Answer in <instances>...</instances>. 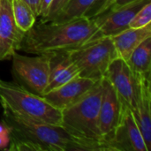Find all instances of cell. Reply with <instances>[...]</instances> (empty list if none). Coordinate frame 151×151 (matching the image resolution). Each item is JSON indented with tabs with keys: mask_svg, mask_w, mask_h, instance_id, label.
<instances>
[{
	"mask_svg": "<svg viewBox=\"0 0 151 151\" xmlns=\"http://www.w3.org/2000/svg\"><path fill=\"white\" fill-rule=\"evenodd\" d=\"M102 92V79H100L80 100L61 110V126L80 139L105 144L112 151L110 145L104 140L99 127Z\"/></svg>",
	"mask_w": 151,
	"mask_h": 151,
	"instance_id": "3957f363",
	"label": "cell"
},
{
	"mask_svg": "<svg viewBox=\"0 0 151 151\" xmlns=\"http://www.w3.org/2000/svg\"><path fill=\"white\" fill-rule=\"evenodd\" d=\"M134 0H113L112 4L114 7H119V6H122L124 4H127L128 3H131Z\"/></svg>",
	"mask_w": 151,
	"mask_h": 151,
	"instance_id": "cb8c5ba5",
	"label": "cell"
},
{
	"mask_svg": "<svg viewBox=\"0 0 151 151\" xmlns=\"http://www.w3.org/2000/svg\"><path fill=\"white\" fill-rule=\"evenodd\" d=\"M2 108L3 123L9 129V150L111 151L105 144L78 138L62 126L36 121Z\"/></svg>",
	"mask_w": 151,
	"mask_h": 151,
	"instance_id": "6da1fadb",
	"label": "cell"
},
{
	"mask_svg": "<svg viewBox=\"0 0 151 151\" xmlns=\"http://www.w3.org/2000/svg\"><path fill=\"white\" fill-rule=\"evenodd\" d=\"M150 2L151 0H134L119 7L111 4L106 11L96 15L100 20L99 27L88 42L102 37H111L129 28V24L134 15Z\"/></svg>",
	"mask_w": 151,
	"mask_h": 151,
	"instance_id": "ba28073f",
	"label": "cell"
},
{
	"mask_svg": "<svg viewBox=\"0 0 151 151\" xmlns=\"http://www.w3.org/2000/svg\"><path fill=\"white\" fill-rule=\"evenodd\" d=\"M53 0H40V4H39V13H38V17L40 18V19H43L47 12Z\"/></svg>",
	"mask_w": 151,
	"mask_h": 151,
	"instance_id": "44dd1931",
	"label": "cell"
},
{
	"mask_svg": "<svg viewBox=\"0 0 151 151\" xmlns=\"http://www.w3.org/2000/svg\"><path fill=\"white\" fill-rule=\"evenodd\" d=\"M0 104L27 118L61 126V110L49 104L43 96L34 94L18 83L0 79Z\"/></svg>",
	"mask_w": 151,
	"mask_h": 151,
	"instance_id": "277c9868",
	"label": "cell"
},
{
	"mask_svg": "<svg viewBox=\"0 0 151 151\" xmlns=\"http://www.w3.org/2000/svg\"><path fill=\"white\" fill-rule=\"evenodd\" d=\"M79 67L80 75L99 80L105 76L111 63L118 58L111 37H102L78 48L65 50Z\"/></svg>",
	"mask_w": 151,
	"mask_h": 151,
	"instance_id": "5b68a950",
	"label": "cell"
},
{
	"mask_svg": "<svg viewBox=\"0 0 151 151\" xmlns=\"http://www.w3.org/2000/svg\"><path fill=\"white\" fill-rule=\"evenodd\" d=\"M96 0H70L62 12L50 22H65L86 16Z\"/></svg>",
	"mask_w": 151,
	"mask_h": 151,
	"instance_id": "ac0fdd59",
	"label": "cell"
},
{
	"mask_svg": "<svg viewBox=\"0 0 151 151\" xmlns=\"http://www.w3.org/2000/svg\"><path fill=\"white\" fill-rule=\"evenodd\" d=\"M32 9V11L34 12V13L36 15V17H38V13H39V4H40V0H24Z\"/></svg>",
	"mask_w": 151,
	"mask_h": 151,
	"instance_id": "7402d4cb",
	"label": "cell"
},
{
	"mask_svg": "<svg viewBox=\"0 0 151 151\" xmlns=\"http://www.w3.org/2000/svg\"><path fill=\"white\" fill-rule=\"evenodd\" d=\"M151 22V2L146 4L133 18L129 24L130 28L145 27Z\"/></svg>",
	"mask_w": 151,
	"mask_h": 151,
	"instance_id": "d6986e66",
	"label": "cell"
},
{
	"mask_svg": "<svg viewBox=\"0 0 151 151\" xmlns=\"http://www.w3.org/2000/svg\"><path fill=\"white\" fill-rule=\"evenodd\" d=\"M102 86L103 92L99 110V127L104 140L112 149L111 141L121 118L122 100L105 76L102 78Z\"/></svg>",
	"mask_w": 151,
	"mask_h": 151,
	"instance_id": "9c48e42d",
	"label": "cell"
},
{
	"mask_svg": "<svg viewBox=\"0 0 151 151\" xmlns=\"http://www.w3.org/2000/svg\"><path fill=\"white\" fill-rule=\"evenodd\" d=\"M105 77L121 100L133 111L139 99L142 75L134 73L127 61L118 57L109 65Z\"/></svg>",
	"mask_w": 151,
	"mask_h": 151,
	"instance_id": "52a82bcc",
	"label": "cell"
},
{
	"mask_svg": "<svg viewBox=\"0 0 151 151\" xmlns=\"http://www.w3.org/2000/svg\"><path fill=\"white\" fill-rule=\"evenodd\" d=\"M1 134H9V129L4 123H0V135Z\"/></svg>",
	"mask_w": 151,
	"mask_h": 151,
	"instance_id": "d4e9b609",
	"label": "cell"
},
{
	"mask_svg": "<svg viewBox=\"0 0 151 151\" xmlns=\"http://www.w3.org/2000/svg\"><path fill=\"white\" fill-rule=\"evenodd\" d=\"M99 23L97 17L87 16L60 23L39 21L25 33L19 50L38 55L78 48L90 40Z\"/></svg>",
	"mask_w": 151,
	"mask_h": 151,
	"instance_id": "7a4b0ae2",
	"label": "cell"
},
{
	"mask_svg": "<svg viewBox=\"0 0 151 151\" xmlns=\"http://www.w3.org/2000/svg\"><path fill=\"white\" fill-rule=\"evenodd\" d=\"M80 73L81 71L79 67L70 59L65 51L52 53L50 58L49 83L44 90L43 95L79 76Z\"/></svg>",
	"mask_w": 151,
	"mask_h": 151,
	"instance_id": "5bb4252c",
	"label": "cell"
},
{
	"mask_svg": "<svg viewBox=\"0 0 151 151\" xmlns=\"http://www.w3.org/2000/svg\"><path fill=\"white\" fill-rule=\"evenodd\" d=\"M151 91L150 75L141 79V90L136 107L132 111L143 136L148 151L151 150Z\"/></svg>",
	"mask_w": 151,
	"mask_h": 151,
	"instance_id": "4fadbf2b",
	"label": "cell"
},
{
	"mask_svg": "<svg viewBox=\"0 0 151 151\" xmlns=\"http://www.w3.org/2000/svg\"><path fill=\"white\" fill-rule=\"evenodd\" d=\"M24 35L14 20L11 0H0V60L19 50Z\"/></svg>",
	"mask_w": 151,
	"mask_h": 151,
	"instance_id": "8fae6325",
	"label": "cell"
},
{
	"mask_svg": "<svg viewBox=\"0 0 151 151\" xmlns=\"http://www.w3.org/2000/svg\"><path fill=\"white\" fill-rule=\"evenodd\" d=\"M10 144V135L1 134L0 135V149H6Z\"/></svg>",
	"mask_w": 151,
	"mask_h": 151,
	"instance_id": "603a6c76",
	"label": "cell"
},
{
	"mask_svg": "<svg viewBox=\"0 0 151 151\" xmlns=\"http://www.w3.org/2000/svg\"><path fill=\"white\" fill-rule=\"evenodd\" d=\"M131 69L139 75H150L151 36L146 38L132 52L127 61Z\"/></svg>",
	"mask_w": 151,
	"mask_h": 151,
	"instance_id": "2e32d148",
	"label": "cell"
},
{
	"mask_svg": "<svg viewBox=\"0 0 151 151\" xmlns=\"http://www.w3.org/2000/svg\"><path fill=\"white\" fill-rule=\"evenodd\" d=\"M151 36V24L139 28H127L111 36L118 57L127 61L132 52L146 38Z\"/></svg>",
	"mask_w": 151,
	"mask_h": 151,
	"instance_id": "9a60e30c",
	"label": "cell"
},
{
	"mask_svg": "<svg viewBox=\"0 0 151 151\" xmlns=\"http://www.w3.org/2000/svg\"><path fill=\"white\" fill-rule=\"evenodd\" d=\"M70 0H53L46 16L40 19L41 22H50L52 21L65 7V5L68 4Z\"/></svg>",
	"mask_w": 151,
	"mask_h": 151,
	"instance_id": "ffe728a7",
	"label": "cell"
},
{
	"mask_svg": "<svg viewBox=\"0 0 151 151\" xmlns=\"http://www.w3.org/2000/svg\"><path fill=\"white\" fill-rule=\"evenodd\" d=\"M111 146L113 151H148L145 141L129 106L122 101V113Z\"/></svg>",
	"mask_w": 151,
	"mask_h": 151,
	"instance_id": "30bf717a",
	"label": "cell"
},
{
	"mask_svg": "<svg viewBox=\"0 0 151 151\" xmlns=\"http://www.w3.org/2000/svg\"><path fill=\"white\" fill-rule=\"evenodd\" d=\"M97 81L79 75L42 96L54 107L63 110L80 100L92 88Z\"/></svg>",
	"mask_w": 151,
	"mask_h": 151,
	"instance_id": "7c38bea8",
	"label": "cell"
},
{
	"mask_svg": "<svg viewBox=\"0 0 151 151\" xmlns=\"http://www.w3.org/2000/svg\"><path fill=\"white\" fill-rule=\"evenodd\" d=\"M52 53L25 56L17 51L12 55V73L18 84L35 95L42 96L49 83Z\"/></svg>",
	"mask_w": 151,
	"mask_h": 151,
	"instance_id": "8992f818",
	"label": "cell"
},
{
	"mask_svg": "<svg viewBox=\"0 0 151 151\" xmlns=\"http://www.w3.org/2000/svg\"><path fill=\"white\" fill-rule=\"evenodd\" d=\"M14 20L19 28L26 33L36 22V15L24 0H11Z\"/></svg>",
	"mask_w": 151,
	"mask_h": 151,
	"instance_id": "e0dca14e",
	"label": "cell"
}]
</instances>
